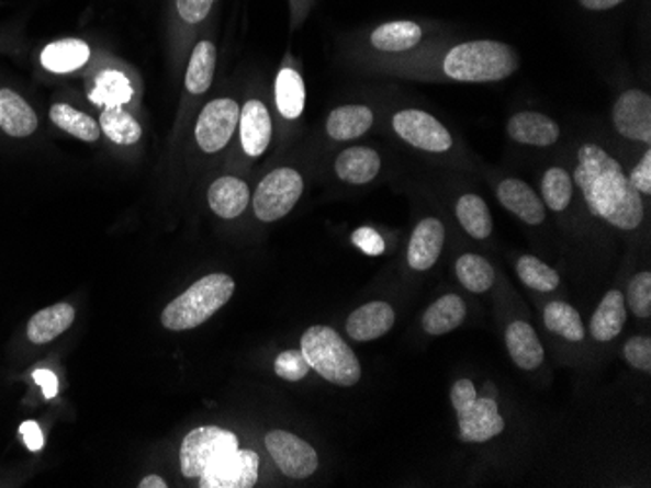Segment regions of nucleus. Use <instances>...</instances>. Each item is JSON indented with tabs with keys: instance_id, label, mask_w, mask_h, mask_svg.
<instances>
[{
	"instance_id": "1",
	"label": "nucleus",
	"mask_w": 651,
	"mask_h": 488,
	"mask_svg": "<svg viewBox=\"0 0 651 488\" xmlns=\"http://www.w3.org/2000/svg\"><path fill=\"white\" fill-rule=\"evenodd\" d=\"M573 180L582 189L591 215L626 231L642 224L640 193L628 181L622 166L599 145L580 146Z\"/></svg>"
},
{
	"instance_id": "2",
	"label": "nucleus",
	"mask_w": 651,
	"mask_h": 488,
	"mask_svg": "<svg viewBox=\"0 0 651 488\" xmlns=\"http://www.w3.org/2000/svg\"><path fill=\"white\" fill-rule=\"evenodd\" d=\"M519 69V55L512 45L492 39H476L454 45L447 53L444 70L457 82H500L512 77Z\"/></svg>"
},
{
	"instance_id": "3",
	"label": "nucleus",
	"mask_w": 651,
	"mask_h": 488,
	"mask_svg": "<svg viewBox=\"0 0 651 488\" xmlns=\"http://www.w3.org/2000/svg\"><path fill=\"white\" fill-rule=\"evenodd\" d=\"M235 294V281L228 274H209L170 302L162 311V326L170 331H188L203 326L209 317Z\"/></svg>"
},
{
	"instance_id": "4",
	"label": "nucleus",
	"mask_w": 651,
	"mask_h": 488,
	"mask_svg": "<svg viewBox=\"0 0 651 488\" xmlns=\"http://www.w3.org/2000/svg\"><path fill=\"white\" fill-rule=\"evenodd\" d=\"M301 351L324 379L336 386H356L361 379V364L356 352L332 327L314 326L301 339Z\"/></svg>"
},
{
	"instance_id": "5",
	"label": "nucleus",
	"mask_w": 651,
	"mask_h": 488,
	"mask_svg": "<svg viewBox=\"0 0 651 488\" xmlns=\"http://www.w3.org/2000/svg\"><path fill=\"white\" fill-rule=\"evenodd\" d=\"M451 401L459 417V436L462 442H487L500 436L505 420L492 397H478L474 384L462 377L451 389Z\"/></svg>"
},
{
	"instance_id": "6",
	"label": "nucleus",
	"mask_w": 651,
	"mask_h": 488,
	"mask_svg": "<svg viewBox=\"0 0 651 488\" xmlns=\"http://www.w3.org/2000/svg\"><path fill=\"white\" fill-rule=\"evenodd\" d=\"M303 178L296 170L279 168L268 173L254 193V213L263 223H276L293 211L303 195Z\"/></svg>"
},
{
	"instance_id": "7",
	"label": "nucleus",
	"mask_w": 651,
	"mask_h": 488,
	"mask_svg": "<svg viewBox=\"0 0 651 488\" xmlns=\"http://www.w3.org/2000/svg\"><path fill=\"white\" fill-rule=\"evenodd\" d=\"M238 450V438L218 427H201L183 438L180 450V465L183 477L193 479L205 472L209 463L215 462L221 455Z\"/></svg>"
},
{
	"instance_id": "8",
	"label": "nucleus",
	"mask_w": 651,
	"mask_h": 488,
	"mask_svg": "<svg viewBox=\"0 0 651 488\" xmlns=\"http://www.w3.org/2000/svg\"><path fill=\"white\" fill-rule=\"evenodd\" d=\"M392 127L404 143L424 152L441 155L451 150L452 137L441 121L422 110H402L392 117Z\"/></svg>"
},
{
	"instance_id": "9",
	"label": "nucleus",
	"mask_w": 651,
	"mask_h": 488,
	"mask_svg": "<svg viewBox=\"0 0 651 488\" xmlns=\"http://www.w3.org/2000/svg\"><path fill=\"white\" fill-rule=\"evenodd\" d=\"M240 123V107L231 98H218L209 102L195 125V138L203 152L215 155L223 150L235 135Z\"/></svg>"
},
{
	"instance_id": "10",
	"label": "nucleus",
	"mask_w": 651,
	"mask_h": 488,
	"mask_svg": "<svg viewBox=\"0 0 651 488\" xmlns=\"http://www.w3.org/2000/svg\"><path fill=\"white\" fill-rule=\"evenodd\" d=\"M260 455L252 450H235L209 463L200 475L201 488H252L258 483Z\"/></svg>"
},
{
	"instance_id": "11",
	"label": "nucleus",
	"mask_w": 651,
	"mask_h": 488,
	"mask_svg": "<svg viewBox=\"0 0 651 488\" xmlns=\"http://www.w3.org/2000/svg\"><path fill=\"white\" fill-rule=\"evenodd\" d=\"M266 447L281 473L291 479H306L318 469V455L313 445L295 434L273 430L266 436Z\"/></svg>"
},
{
	"instance_id": "12",
	"label": "nucleus",
	"mask_w": 651,
	"mask_h": 488,
	"mask_svg": "<svg viewBox=\"0 0 651 488\" xmlns=\"http://www.w3.org/2000/svg\"><path fill=\"white\" fill-rule=\"evenodd\" d=\"M613 123L628 140L651 143V98L642 90H628L618 98L613 110Z\"/></svg>"
},
{
	"instance_id": "13",
	"label": "nucleus",
	"mask_w": 651,
	"mask_h": 488,
	"mask_svg": "<svg viewBox=\"0 0 651 488\" xmlns=\"http://www.w3.org/2000/svg\"><path fill=\"white\" fill-rule=\"evenodd\" d=\"M497 201L523 223L539 226L547 218L542 198L525 181L507 178L497 185Z\"/></svg>"
},
{
	"instance_id": "14",
	"label": "nucleus",
	"mask_w": 651,
	"mask_h": 488,
	"mask_svg": "<svg viewBox=\"0 0 651 488\" xmlns=\"http://www.w3.org/2000/svg\"><path fill=\"white\" fill-rule=\"evenodd\" d=\"M394 319H396V314H394L391 304L369 302L349 316L346 331L353 341L367 343V341H374L382 334L389 333L394 326Z\"/></svg>"
},
{
	"instance_id": "15",
	"label": "nucleus",
	"mask_w": 651,
	"mask_h": 488,
	"mask_svg": "<svg viewBox=\"0 0 651 488\" xmlns=\"http://www.w3.org/2000/svg\"><path fill=\"white\" fill-rule=\"evenodd\" d=\"M240 137L243 148L250 158H258L268 150L271 140V117L260 100H248L240 110Z\"/></svg>"
},
{
	"instance_id": "16",
	"label": "nucleus",
	"mask_w": 651,
	"mask_h": 488,
	"mask_svg": "<svg viewBox=\"0 0 651 488\" xmlns=\"http://www.w3.org/2000/svg\"><path fill=\"white\" fill-rule=\"evenodd\" d=\"M445 243V226L437 218L417 224L408 246V263L416 271H427L437 263Z\"/></svg>"
},
{
	"instance_id": "17",
	"label": "nucleus",
	"mask_w": 651,
	"mask_h": 488,
	"mask_svg": "<svg viewBox=\"0 0 651 488\" xmlns=\"http://www.w3.org/2000/svg\"><path fill=\"white\" fill-rule=\"evenodd\" d=\"M509 137L527 146H552L558 143L562 130L554 120L539 112H519L507 123Z\"/></svg>"
},
{
	"instance_id": "18",
	"label": "nucleus",
	"mask_w": 651,
	"mask_h": 488,
	"mask_svg": "<svg viewBox=\"0 0 651 488\" xmlns=\"http://www.w3.org/2000/svg\"><path fill=\"white\" fill-rule=\"evenodd\" d=\"M505 343L513 362L521 370L532 372L545 362V349L539 334L525 321H513L512 326L507 327Z\"/></svg>"
},
{
	"instance_id": "19",
	"label": "nucleus",
	"mask_w": 651,
	"mask_h": 488,
	"mask_svg": "<svg viewBox=\"0 0 651 488\" xmlns=\"http://www.w3.org/2000/svg\"><path fill=\"white\" fill-rule=\"evenodd\" d=\"M207 198L215 215L231 220L243 215L246 206L250 205V189L243 180L225 175L209 188Z\"/></svg>"
},
{
	"instance_id": "20",
	"label": "nucleus",
	"mask_w": 651,
	"mask_h": 488,
	"mask_svg": "<svg viewBox=\"0 0 651 488\" xmlns=\"http://www.w3.org/2000/svg\"><path fill=\"white\" fill-rule=\"evenodd\" d=\"M381 172V156L367 146H351L344 150L336 160V173L339 180L351 185H366Z\"/></svg>"
},
{
	"instance_id": "21",
	"label": "nucleus",
	"mask_w": 651,
	"mask_h": 488,
	"mask_svg": "<svg viewBox=\"0 0 651 488\" xmlns=\"http://www.w3.org/2000/svg\"><path fill=\"white\" fill-rule=\"evenodd\" d=\"M626 326L625 294L610 291L601 300L599 308L591 317V334L599 343L617 339Z\"/></svg>"
},
{
	"instance_id": "22",
	"label": "nucleus",
	"mask_w": 651,
	"mask_h": 488,
	"mask_svg": "<svg viewBox=\"0 0 651 488\" xmlns=\"http://www.w3.org/2000/svg\"><path fill=\"white\" fill-rule=\"evenodd\" d=\"M0 127L10 137H30L37 129V115L22 95L0 90Z\"/></svg>"
},
{
	"instance_id": "23",
	"label": "nucleus",
	"mask_w": 651,
	"mask_h": 488,
	"mask_svg": "<svg viewBox=\"0 0 651 488\" xmlns=\"http://www.w3.org/2000/svg\"><path fill=\"white\" fill-rule=\"evenodd\" d=\"M75 321V308L69 304H55L37 311L27 324V337L34 344H45L65 333Z\"/></svg>"
},
{
	"instance_id": "24",
	"label": "nucleus",
	"mask_w": 651,
	"mask_h": 488,
	"mask_svg": "<svg viewBox=\"0 0 651 488\" xmlns=\"http://www.w3.org/2000/svg\"><path fill=\"white\" fill-rule=\"evenodd\" d=\"M424 37L422 26L412 20H394L374 27L371 44L374 49L386 53H402L414 49Z\"/></svg>"
},
{
	"instance_id": "25",
	"label": "nucleus",
	"mask_w": 651,
	"mask_h": 488,
	"mask_svg": "<svg viewBox=\"0 0 651 488\" xmlns=\"http://www.w3.org/2000/svg\"><path fill=\"white\" fill-rule=\"evenodd\" d=\"M374 115L367 105H344L330 113L326 121L328 137L334 140H353L373 127Z\"/></svg>"
},
{
	"instance_id": "26",
	"label": "nucleus",
	"mask_w": 651,
	"mask_h": 488,
	"mask_svg": "<svg viewBox=\"0 0 651 488\" xmlns=\"http://www.w3.org/2000/svg\"><path fill=\"white\" fill-rule=\"evenodd\" d=\"M464 317H467V304L461 296L447 294L427 308L422 319V327L426 333L439 337V334L451 333L452 329L462 326Z\"/></svg>"
},
{
	"instance_id": "27",
	"label": "nucleus",
	"mask_w": 651,
	"mask_h": 488,
	"mask_svg": "<svg viewBox=\"0 0 651 488\" xmlns=\"http://www.w3.org/2000/svg\"><path fill=\"white\" fill-rule=\"evenodd\" d=\"M88 59H90V49L80 39H61L47 45L42 52V65L57 75L80 69L87 65Z\"/></svg>"
},
{
	"instance_id": "28",
	"label": "nucleus",
	"mask_w": 651,
	"mask_h": 488,
	"mask_svg": "<svg viewBox=\"0 0 651 488\" xmlns=\"http://www.w3.org/2000/svg\"><path fill=\"white\" fill-rule=\"evenodd\" d=\"M217 67V47L211 42H200L191 53L190 65L186 72V88L191 94H205L215 77Z\"/></svg>"
},
{
	"instance_id": "29",
	"label": "nucleus",
	"mask_w": 651,
	"mask_h": 488,
	"mask_svg": "<svg viewBox=\"0 0 651 488\" xmlns=\"http://www.w3.org/2000/svg\"><path fill=\"white\" fill-rule=\"evenodd\" d=\"M90 102L94 105L108 107H122L131 102L133 98V88L127 77L120 70H104L96 78L94 88L90 92Z\"/></svg>"
},
{
	"instance_id": "30",
	"label": "nucleus",
	"mask_w": 651,
	"mask_h": 488,
	"mask_svg": "<svg viewBox=\"0 0 651 488\" xmlns=\"http://www.w3.org/2000/svg\"><path fill=\"white\" fill-rule=\"evenodd\" d=\"M457 218L464 231H469V236L476 240H486L494 230V220L486 201L474 193H467L457 201Z\"/></svg>"
},
{
	"instance_id": "31",
	"label": "nucleus",
	"mask_w": 651,
	"mask_h": 488,
	"mask_svg": "<svg viewBox=\"0 0 651 488\" xmlns=\"http://www.w3.org/2000/svg\"><path fill=\"white\" fill-rule=\"evenodd\" d=\"M276 102L285 120H296L304 112L306 92L301 75L293 69H281L276 80Z\"/></svg>"
},
{
	"instance_id": "32",
	"label": "nucleus",
	"mask_w": 651,
	"mask_h": 488,
	"mask_svg": "<svg viewBox=\"0 0 651 488\" xmlns=\"http://www.w3.org/2000/svg\"><path fill=\"white\" fill-rule=\"evenodd\" d=\"M53 123L59 129L67 130L72 137L80 138L85 143H96L100 138V125L87 113L77 112L67 103H55L49 112Z\"/></svg>"
},
{
	"instance_id": "33",
	"label": "nucleus",
	"mask_w": 651,
	"mask_h": 488,
	"mask_svg": "<svg viewBox=\"0 0 651 488\" xmlns=\"http://www.w3.org/2000/svg\"><path fill=\"white\" fill-rule=\"evenodd\" d=\"M545 326L548 331L564 337L572 343H580L585 337V329H583L582 316L577 314V309L572 308L565 302H550L547 309H545Z\"/></svg>"
},
{
	"instance_id": "34",
	"label": "nucleus",
	"mask_w": 651,
	"mask_h": 488,
	"mask_svg": "<svg viewBox=\"0 0 651 488\" xmlns=\"http://www.w3.org/2000/svg\"><path fill=\"white\" fill-rule=\"evenodd\" d=\"M100 129L115 145H135L143 137V129L133 115L122 107H108L100 117Z\"/></svg>"
},
{
	"instance_id": "35",
	"label": "nucleus",
	"mask_w": 651,
	"mask_h": 488,
	"mask_svg": "<svg viewBox=\"0 0 651 488\" xmlns=\"http://www.w3.org/2000/svg\"><path fill=\"white\" fill-rule=\"evenodd\" d=\"M454 266H457V276L467 291L482 294L494 286V266L490 265L486 259L474 253H464Z\"/></svg>"
},
{
	"instance_id": "36",
	"label": "nucleus",
	"mask_w": 651,
	"mask_h": 488,
	"mask_svg": "<svg viewBox=\"0 0 651 488\" xmlns=\"http://www.w3.org/2000/svg\"><path fill=\"white\" fill-rule=\"evenodd\" d=\"M540 191H542V203L554 211L562 213L572 203L573 180L564 168H550L542 175L540 181Z\"/></svg>"
},
{
	"instance_id": "37",
	"label": "nucleus",
	"mask_w": 651,
	"mask_h": 488,
	"mask_svg": "<svg viewBox=\"0 0 651 488\" xmlns=\"http://www.w3.org/2000/svg\"><path fill=\"white\" fill-rule=\"evenodd\" d=\"M517 274L532 291L552 292L560 286V274L532 256H523L517 263Z\"/></svg>"
},
{
	"instance_id": "38",
	"label": "nucleus",
	"mask_w": 651,
	"mask_h": 488,
	"mask_svg": "<svg viewBox=\"0 0 651 488\" xmlns=\"http://www.w3.org/2000/svg\"><path fill=\"white\" fill-rule=\"evenodd\" d=\"M628 306L635 316H651V273H638L628 286Z\"/></svg>"
},
{
	"instance_id": "39",
	"label": "nucleus",
	"mask_w": 651,
	"mask_h": 488,
	"mask_svg": "<svg viewBox=\"0 0 651 488\" xmlns=\"http://www.w3.org/2000/svg\"><path fill=\"white\" fill-rule=\"evenodd\" d=\"M311 372V364L301 349L285 351L276 360V374L287 382H301Z\"/></svg>"
},
{
	"instance_id": "40",
	"label": "nucleus",
	"mask_w": 651,
	"mask_h": 488,
	"mask_svg": "<svg viewBox=\"0 0 651 488\" xmlns=\"http://www.w3.org/2000/svg\"><path fill=\"white\" fill-rule=\"evenodd\" d=\"M625 359L632 368L650 372L651 339L650 337H632L625 344Z\"/></svg>"
},
{
	"instance_id": "41",
	"label": "nucleus",
	"mask_w": 651,
	"mask_h": 488,
	"mask_svg": "<svg viewBox=\"0 0 651 488\" xmlns=\"http://www.w3.org/2000/svg\"><path fill=\"white\" fill-rule=\"evenodd\" d=\"M215 0H178V12L183 22L200 24L213 9Z\"/></svg>"
},
{
	"instance_id": "42",
	"label": "nucleus",
	"mask_w": 651,
	"mask_h": 488,
	"mask_svg": "<svg viewBox=\"0 0 651 488\" xmlns=\"http://www.w3.org/2000/svg\"><path fill=\"white\" fill-rule=\"evenodd\" d=\"M628 181L640 195H651V152L648 150L636 163L635 170L628 175Z\"/></svg>"
},
{
	"instance_id": "43",
	"label": "nucleus",
	"mask_w": 651,
	"mask_h": 488,
	"mask_svg": "<svg viewBox=\"0 0 651 488\" xmlns=\"http://www.w3.org/2000/svg\"><path fill=\"white\" fill-rule=\"evenodd\" d=\"M353 243L361 251H366L367 256H381L384 251V240L373 228H359L353 231Z\"/></svg>"
},
{
	"instance_id": "44",
	"label": "nucleus",
	"mask_w": 651,
	"mask_h": 488,
	"mask_svg": "<svg viewBox=\"0 0 651 488\" xmlns=\"http://www.w3.org/2000/svg\"><path fill=\"white\" fill-rule=\"evenodd\" d=\"M20 434L24 438V444H26L27 450L40 452V450L44 447V432H42L40 424H37L35 420H26V422H22Z\"/></svg>"
},
{
	"instance_id": "45",
	"label": "nucleus",
	"mask_w": 651,
	"mask_h": 488,
	"mask_svg": "<svg viewBox=\"0 0 651 488\" xmlns=\"http://www.w3.org/2000/svg\"><path fill=\"white\" fill-rule=\"evenodd\" d=\"M34 379L37 386L44 389L45 399H53L57 391H59V382L57 376L49 372V370H35Z\"/></svg>"
},
{
	"instance_id": "46",
	"label": "nucleus",
	"mask_w": 651,
	"mask_h": 488,
	"mask_svg": "<svg viewBox=\"0 0 651 488\" xmlns=\"http://www.w3.org/2000/svg\"><path fill=\"white\" fill-rule=\"evenodd\" d=\"M577 2L591 12H605V10L617 9L626 0H577Z\"/></svg>"
},
{
	"instance_id": "47",
	"label": "nucleus",
	"mask_w": 651,
	"mask_h": 488,
	"mask_svg": "<svg viewBox=\"0 0 651 488\" xmlns=\"http://www.w3.org/2000/svg\"><path fill=\"white\" fill-rule=\"evenodd\" d=\"M166 480L158 475H148L145 479L141 480L139 488H166Z\"/></svg>"
}]
</instances>
